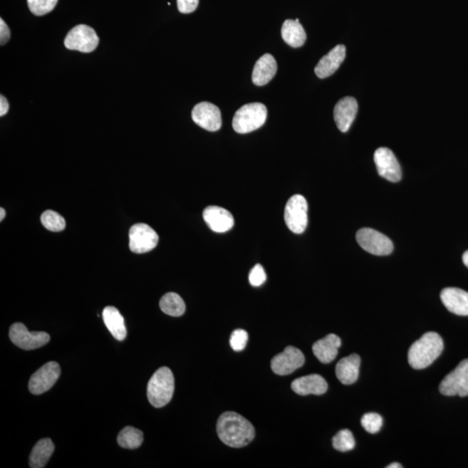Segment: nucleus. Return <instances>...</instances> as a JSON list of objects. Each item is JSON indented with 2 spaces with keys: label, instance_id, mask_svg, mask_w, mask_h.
Instances as JSON below:
<instances>
[{
  "label": "nucleus",
  "instance_id": "f257e3e1",
  "mask_svg": "<svg viewBox=\"0 0 468 468\" xmlns=\"http://www.w3.org/2000/svg\"><path fill=\"white\" fill-rule=\"evenodd\" d=\"M217 434L227 446L239 449L253 442L255 430L253 424L235 412H226L219 416Z\"/></svg>",
  "mask_w": 468,
  "mask_h": 468
},
{
  "label": "nucleus",
  "instance_id": "f03ea898",
  "mask_svg": "<svg viewBox=\"0 0 468 468\" xmlns=\"http://www.w3.org/2000/svg\"><path fill=\"white\" fill-rule=\"evenodd\" d=\"M443 340L436 332H427L411 345L407 353L410 366L415 370L429 367L442 353Z\"/></svg>",
  "mask_w": 468,
  "mask_h": 468
},
{
  "label": "nucleus",
  "instance_id": "7ed1b4c3",
  "mask_svg": "<svg viewBox=\"0 0 468 468\" xmlns=\"http://www.w3.org/2000/svg\"><path fill=\"white\" fill-rule=\"evenodd\" d=\"M174 391L173 372L167 367L160 368L147 383V399L151 405L157 409L166 406L171 401Z\"/></svg>",
  "mask_w": 468,
  "mask_h": 468
},
{
  "label": "nucleus",
  "instance_id": "20e7f679",
  "mask_svg": "<svg viewBox=\"0 0 468 468\" xmlns=\"http://www.w3.org/2000/svg\"><path fill=\"white\" fill-rule=\"evenodd\" d=\"M266 118L267 109L263 103H248L236 111L233 128L239 134L250 133L261 128Z\"/></svg>",
  "mask_w": 468,
  "mask_h": 468
},
{
  "label": "nucleus",
  "instance_id": "39448f33",
  "mask_svg": "<svg viewBox=\"0 0 468 468\" xmlns=\"http://www.w3.org/2000/svg\"><path fill=\"white\" fill-rule=\"evenodd\" d=\"M308 204L303 196L293 195L285 208V222L289 229L296 234H301L308 225Z\"/></svg>",
  "mask_w": 468,
  "mask_h": 468
},
{
  "label": "nucleus",
  "instance_id": "423d86ee",
  "mask_svg": "<svg viewBox=\"0 0 468 468\" xmlns=\"http://www.w3.org/2000/svg\"><path fill=\"white\" fill-rule=\"evenodd\" d=\"M11 341L20 349L31 350L38 349L50 342L51 337L46 332L29 331L21 323H15L10 328Z\"/></svg>",
  "mask_w": 468,
  "mask_h": 468
},
{
  "label": "nucleus",
  "instance_id": "0eeeda50",
  "mask_svg": "<svg viewBox=\"0 0 468 468\" xmlns=\"http://www.w3.org/2000/svg\"><path fill=\"white\" fill-rule=\"evenodd\" d=\"M99 38L93 28L78 25L69 31L65 39L67 49L90 53L97 49Z\"/></svg>",
  "mask_w": 468,
  "mask_h": 468
},
{
  "label": "nucleus",
  "instance_id": "6e6552de",
  "mask_svg": "<svg viewBox=\"0 0 468 468\" xmlns=\"http://www.w3.org/2000/svg\"><path fill=\"white\" fill-rule=\"evenodd\" d=\"M440 392L447 397H467L468 359L463 360L440 384Z\"/></svg>",
  "mask_w": 468,
  "mask_h": 468
},
{
  "label": "nucleus",
  "instance_id": "1a4fd4ad",
  "mask_svg": "<svg viewBox=\"0 0 468 468\" xmlns=\"http://www.w3.org/2000/svg\"><path fill=\"white\" fill-rule=\"evenodd\" d=\"M357 241L363 250L377 256L390 255L394 250L390 239L371 228L360 229L357 234Z\"/></svg>",
  "mask_w": 468,
  "mask_h": 468
},
{
  "label": "nucleus",
  "instance_id": "9d476101",
  "mask_svg": "<svg viewBox=\"0 0 468 468\" xmlns=\"http://www.w3.org/2000/svg\"><path fill=\"white\" fill-rule=\"evenodd\" d=\"M159 236L149 225L135 224L130 230V248L135 254H146L157 246Z\"/></svg>",
  "mask_w": 468,
  "mask_h": 468
},
{
  "label": "nucleus",
  "instance_id": "9b49d317",
  "mask_svg": "<svg viewBox=\"0 0 468 468\" xmlns=\"http://www.w3.org/2000/svg\"><path fill=\"white\" fill-rule=\"evenodd\" d=\"M61 374L58 363L49 362L31 375L29 390L31 394L38 395L51 389Z\"/></svg>",
  "mask_w": 468,
  "mask_h": 468
},
{
  "label": "nucleus",
  "instance_id": "f8f14e48",
  "mask_svg": "<svg viewBox=\"0 0 468 468\" xmlns=\"http://www.w3.org/2000/svg\"><path fill=\"white\" fill-rule=\"evenodd\" d=\"M306 358L303 352L293 346H287L282 352L271 360V368L276 375H287L305 364Z\"/></svg>",
  "mask_w": 468,
  "mask_h": 468
},
{
  "label": "nucleus",
  "instance_id": "ddd939ff",
  "mask_svg": "<svg viewBox=\"0 0 468 468\" xmlns=\"http://www.w3.org/2000/svg\"><path fill=\"white\" fill-rule=\"evenodd\" d=\"M374 160L381 177L391 182H398L402 179L401 166L397 157L388 147H379L375 152Z\"/></svg>",
  "mask_w": 468,
  "mask_h": 468
},
{
  "label": "nucleus",
  "instance_id": "4468645a",
  "mask_svg": "<svg viewBox=\"0 0 468 468\" xmlns=\"http://www.w3.org/2000/svg\"><path fill=\"white\" fill-rule=\"evenodd\" d=\"M192 119L207 131H218L222 125L221 110L214 104L208 102L199 103L194 106Z\"/></svg>",
  "mask_w": 468,
  "mask_h": 468
},
{
  "label": "nucleus",
  "instance_id": "2eb2a0df",
  "mask_svg": "<svg viewBox=\"0 0 468 468\" xmlns=\"http://www.w3.org/2000/svg\"><path fill=\"white\" fill-rule=\"evenodd\" d=\"M203 219L210 229L218 234L227 233L234 226V216L221 207H207L203 211Z\"/></svg>",
  "mask_w": 468,
  "mask_h": 468
},
{
  "label": "nucleus",
  "instance_id": "dca6fc26",
  "mask_svg": "<svg viewBox=\"0 0 468 468\" xmlns=\"http://www.w3.org/2000/svg\"><path fill=\"white\" fill-rule=\"evenodd\" d=\"M358 104L354 98L346 97L336 104L334 119L340 131L345 133L350 130L357 117Z\"/></svg>",
  "mask_w": 468,
  "mask_h": 468
},
{
  "label": "nucleus",
  "instance_id": "f3484780",
  "mask_svg": "<svg viewBox=\"0 0 468 468\" xmlns=\"http://www.w3.org/2000/svg\"><path fill=\"white\" fill-rule=\"evenodd\" d=\"M346 48L343 45H338L332 49L329 53L320 59L317 66L315 67V73L319 78L323 79L333 75L339 69L340 66L345 61Z\"/></svg>",
  "mask_w": 468,
  "mask_h": 468
},
{
  "label": "nucleus",
  "instance_id": "a211bd4d",
  "mask_svg": "<svg viewBox=\"0 0 468 468\" xmlns=\"http://www.w3.org/2000/svg\"><path fill=\"white\" fill-rule=\"evenodd\" d=\"M443 305L452 313L468 316V293L459 288H445L441 293Z\"/></svg>",
  "mask_w": 468,
  "mask_h": 468
},
{
  "label": "nucleus",
  "instance_id": "6ab92c4d",
  "mask_svg": "<svg viewBox=\"0 0 468 468\" xmlns=\"http://www.w3.org/2000/svg\"><path fill=\"white\" fill-rule=\"evenodd\" d=\"M291 390L300 395H320L326 393L328 384L321 375L312 374L294 380L291 383Z\"/></svg>",
  "mask_w": 468,
  "mask_h": 468
},
{
  "label": "nucleus",
  "instance_id": "aec40b11",
  "mask_svg": "<svg viewBox=\"0 0 468 468\" xmlns=\"http://www.w3.org/2000/svg\"><path fill=\"white\" fill-rule=\"evenodd\" d=\"M341 339L338 336L329 334L326 338L318 340L312 346L315 357L323 363H330L334 361L341 346Z\"/></svg>",
  "mask_w": 468,
  "mask_h": 468
},
{
  "label": "nucleus",
  "instance_id": "412c9836",
  "mask_svg": "<svg viewBox=\"0 0 468 468\" xmlns=\"http://www.w3.org/2000/svg\"><path fill=\"white\" fill-rule=\"evenodd\" d=\"M277 70V62L273 56L265 54L256 62L251 80L255 85H266L275 77Z\"/></svg>",
  "mask_w": 468,
  "mask_h": 468
},
{
  "label": "nucleus",
  "instance_id": "4be33fe9",
  "mask_svg": "<svg viewBox=\"0 0 468 468\" xmlns=\"http://www.w3.org/2000/svg\"><path fill=\"white\" fill-rule=\"evenodd\" d=\"M361 358L358 354H351L342 358L336 366V375L345 385H350L358 381Z\"/></svg>",
  "mask_w": 468,
  "mask_h": 468
},
{
  "label": "nucleus",
  "instance_id": "5701e85b",
  "mask_svg": "<svg viewBox=\"0 0 468 468\" xmlns=\"http://www.w3.org/2000/svg\"><path fill=\"white\" fill-rule=\"evenodd\" d=\"M103 319L108 330L118 341H123L127 337V329L124 318L117 308L107 306L103 311Z\"/></svg>",
  "mask_w": 468,
  "mask_h": 468
},
{
  "label": "nucleus",
  "instance_id": "b1692460",
  "mask_svg": "<svg viewBox=\"0 0 468 468\" xmlns=\"http://www.w3.org/2000/svg\"><path fill=\"white\" fill-rule=\"evenodd\" d=\"M281 35L284 41L288 46L293 48H299L305 45L306 41V33L299 19H287L283 24Z\"/></svg>",
  "mask_w": 468,
  "mask_h": 468
},
{
  "label": "nucleus",
  "instance_id": "393cba45",
  "mask_svg": "<svg viewBox=\"0 0 468 468\" xmlns=\"http://www.w3.org/2000/svg\"><path fill=\"white\" fill-rule=\"evenodd\" d=\"M55 446L49 438L42 439L36 444L30 456V467L31 468H43L49 462L54 453Z\"/></svg>",
  "mask_w": 468,
  "mask_h": 468
},
{
  "label": "nucleus",
  "instance_id": "a878e982",
  "mask_svg": "<svg viewBox=\"0 0 468 468\" xmlns=\"http://www.w3.org/2000/svg\"><path fill=\"white\" fill-rule=\"evenodd\" d=\"M160 308L164 313L172 317H181L186 311V305L181 296L175 293L164 295L160 301Z\"/></svg>",
  "mask_w": 468,
  "mask_h": 468
},
{
  "label": "nucleus",
  "instance_id": "bb28decb",
  "mask_svg": "<svg viewBox=\"0 0 468 468\" xmlns=\"http://www.w3.org/2000/svg\"><path fill=\"white\" fill-rule=\"evenodd\" d=\"M118 442L123 449H137L143 442L142 432L133 427H124L118 435Z\"/></svg>",
  "mask_w": 468,
  "mask_h": 468
},
{
  "label": "nucleus",
  "instance_id": "cd10ccee",
  "mask_svg": "<svg viewBox=\"0 0 468 468\" xmlns=\"http://www.w3.org/2000/svg\"><path fill=\"white\" fill-rule=\"evenodd\" d=\"M41 222L46 229L51 232H61L66 226V219L63 216L52 210L43 212Z\"/></svg>",
  "mask_w": 468,
  "mask_h": 468
},
{
  "label": "nucleus",
  "instance_id": "c85d7f7f",
  "mask_svg": "<svg viewBox=\"0 0 468 468\" xmlns=\"http://www.w3.org/2000/svg\"><path fill=\"white\" fill-rule=\"evenodd\" d=\"M332 445L336 450L348 452L354 449L355 446L353 434L349 430L339 431L332 439Z\"/></svg>",
  "mask_w": 468,
  "mask_h": 468
},
{
  "label": "nucleus",
  "instance_id": "c756f323",
  "mask_svg": "<svg viewBox=\"0 0 468 468\" xmlns=\"http://www.w3.org/2000/svg\"><path fill=\"white\" fill-rule=\"evenodd\" d=\"M58 0H27L29 9L36 16L51 13L57 6Z\"/></svg>",
  "mask_w": 468,
  "mask_h": 468
},
{
  "label": "nucleus",
  "instance_id": "7c9ffc66",
  "mask_svg": "<svg viewBox=\"0 0 468 468\" xmlns=\"http://www.w3.org/2000/svg\"><path fill=\"white\" fill-rule=\"evenodd\" d=\"M361 424L368 433L375 434L382 429L383 418L377 413H368L363 416Z\"/></svg>",
  "mask_w": 468,
  "mask_h": 468
},
{
  "label": "nucleus",
  "instance_id": "2f4dec72",
  "mask_svg": "<svg viewBox=\"0 0 468 468\" xmlns=\"http://www.w3.org/2000/svg\"><path fill=\"white\" fill-rule=\"evenodd\" d=\"M248 341V333L246 331L235 330L231 335L230 345L234 351H241L245 349Z\"/></svg>",
  "mask_w": 468,
  "mask_h": 468
},
{
  "label": "nucleus",
  "instance_id": "473e14b6",
  "mask_svg": "<svg viewBox=\"0 0 468 468\" xmlns=\"http://www.w3.org/2000/svg\"><path fill=\"white\" fill-rule=\"evenodd\" d=\"M266 274L261 265H256L249 274V282L253 286H260L266 282Z\"/></svg>",
  "mask_w": 468,
  "mask_h": 468
},
{
  "label": "nucleus",
  "instance_id": "72a5a7b5",
  "mask_svg": "<svg viewBox=\"0 0 468 468\" xmlns=\"http://www.w3.org/2000/svg\"><path fill=\"white\" fill-rule=\"evenodd\" d=\"M199 0H177V6L180 13L191 14L197 9Z\"/></svg>",
  "mask_w": 468,
  "mask_h": 468
},
{
  "label": "nucleus",
  "instance_id": "f704fd0d",
  "mask_svg": "<svg viewBox=\"0 0 468 468\" xmlns=\"http://www.w3.org/2000/svg\"><path fill=\"white\" fill-rule=\"evenodd\" d=\"M10 38L11 31L9 27L7 26L6 22L1 19H0V45H6L9 41Z\"/></svg>",
  "mask_w": 468,
  "mask_h": 468
},
{
  "label": "nucleus",
  "instance_id": "c9c22d12",
  "mask_svg": "<svg viewBox=\"0 0 468 468\" xmlns=\"http://www.w3.org/2000/svg\"><path fill=\"white\" fill-rule=\"evenodd\" d=\"M9 103L3 95H0V117H4L9 111Z\"/></svg>",
  "mask_w": 468,
  "mask_h": 468
},
{
  "label": "nucleus",
  "instance_id": "e433bc0d",
  "mask_svg": "<svg viewBox=\"0 0 468 468\" xmlns=\"http://www.w3.org/2000/svg\"><path fill=\"white\" fill-rule=\"evenodd\" d=\"M462 259L464 265L468 268V251H467L466 253L463 254Z\"/></svg>",
  "mask_w": 468,
  "mask_h": 468
},
{
  "label": "nucleus",
  "instance_id": "4c0bfd02",
  "mask_svg": "<svg viewBox=\"0 0 468 468\" xmlns=\"http://www.w3.org/2000/svg\"><path fill=\"white\" fill-rule=\"evenodd\" d=\"M6 217V210L3 207L0 208V221H3L4 218Z\"/></svg>",
  "mask_w": 468,
  "mask_h": 468
},
{
  "label": "nucleus",
  "instance_id": "58836bf2",
  "mask_svg": "<svg viewBox=\"0 0 468 468\" xmlns=\"http://www.w3.org/2000/svg\"><path fill=\"white\" fill-rule=\"evenodd\" d=\"M387 468H402V466L399 463H392Z\"/></svg>",
  "mask_w": 468,
  "mask_h": 468
}]
</instances>
